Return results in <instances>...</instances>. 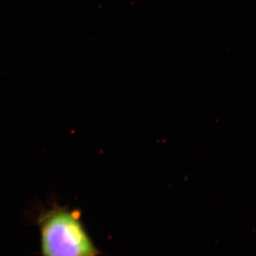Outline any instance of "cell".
Segmentation results:
<instances>
[{
	"label": "cell",
	"instance_id": "6da1fadb",
	"mask_svg": "<svg viewBox=\"0 0 256 256\" xmlns=\"http://www.w3.org/2000/svg\"><path fill=\"white\" fill-rule=\"evenodd\" d=\"M42 256H99L78 210L58 204L41 210L37 220Z\"/></svg>",
	"mask_w": 256,
	"mask_h": 256
}]
</instances>
